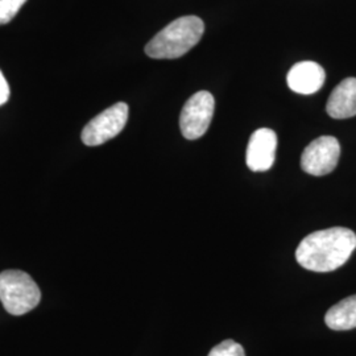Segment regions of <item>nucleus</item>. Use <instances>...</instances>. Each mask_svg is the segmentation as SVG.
Wrapping results in <instances>:
<instances>
[{
    "mask_svg": "<svg viewBox=\"0 0 356 356\" xmlns=\"http://www.w3.org/2000/svg\"><path fill=\"white\" fill-rule=\"evenodd\" d=\"M356 248L354 231L331 227L307 235L296 250V260L313 272H332L350 259Z\"/></svg>",
    "mask_w": 356,
    "mask_h": 356,
    "instance_id": "obj_1",
    "label": "nucleus"
},
{
    "mask_svg": "<svg viewBox=\"0 0 356 356\" xmlns=\"http://www.w3.org/2000/svg\"><path fill=\"white\" fill-rule=\"evenodd\" d=\"M204 32V22L200 17H178L147 44L145 54L156 60L179 58L200 42Z\"/></svg>",
    "mask_w": 356,
    "mask_h": 356,
    "instance_id": "obj_2",
    "label": "nucleus"
},
{
    "mask_svg": "<svg viewBox=\"0 0 356 356\" xmlns=\"http://www.w3.org/2000/svg\"><path fill=\"white\" fill-rule=\"evenodd\" d=\"M41 300V291L35 280L23 270L10 269L0 273V301L13 316H24Z\"/></svg>",
    "mask_w": 356,
    "mask_h": 356,
    "instance_id": "obj_3",
    "label": "nucleus"
},
{
    "mask_svg": "<svg viewBox=\"0 0 356 356\" xmlns=\"http://www.w3.org/2000/svg\"><path fill=\"white\" fill-rule=\"evenodd\" d=\"M216 99L209 91H198L185 103L179 115V128L185 139L197 140L210 127L214 116Z\"/></svg>",
    "mask_w": 356,
    "mask_h": 356,
    "instance_id": "obj_4",
    "label": "nucleus"
},
{
    "mask_svg": "<svg viewBox=\"0 0 356 356\" xmlns=\"http://www.w3.org/2000/svg\"><path fill=\"white\" fill-rule=\"evenodd\" d=\"M128 120V106L124 102L115 103L103 113L91 119L82 131V141L88 147H98L106 141L114 139Z\"/></svg>",
    "mask_w": 356,
    "mask_h": 356,
    "instance_id": "obj_5",
    "label": "nucleus"
},
{
    "mask_svg": "<svg viewBox=\"0 0 356 356\" xmlns=\"http://www.w3.org/2000/svg\"><path fill=\"white\" fill-rule=\"evenodd\" d=\"M341 145L334 136H321L312 141L301 156V168L312 176H326L339 161Z\"/></svg>",
    "mask_w": 356,
    "mask_h": 356,
    "instance_id": "obj_6",
    "label": "nucleus"
},
{
    "mask_svg": "<svg viewBox=\"0 0 356 356\" xmlns=\"http://www.w3.org/2000/svg\"><path fill=\"white\" fill-rule=\"evenodd\" d=\"M277 149V135L273 129L259 128L251 135L245 163L252 172H266L275 164Z\"/></svg>",
    "mask_w": 356,
    "mask_h": 356,
    "instance_id": "obj_7",
    "label": "nucleus"
},
{
    "mask_svg": "<svg viewBox=\"0 0 356 356\" xmlns=\"http://www.w3.org/2000/svg\"><path fill=\"white\" fill-rule=\"evenodd\" d=\"M326 73L321 65L314 61H302L289 70L286 82L289 89L302 95L317 92L325 83Z\"/></svg>",
    "mask_w": 356,
    "mask_h": 356,
    "instance_id": "obj_8",
    "label": "nucleus"
},
{
    "mask_svg": "<svg viewBox=\"0 0 356 356\" xmlns=\"http://www.w3.org/2000/svg\"><path fill=\"white\" fill-rule=\"evenodd\" d=\"M334 119H348L356 115V78H346L335 89L326 104Z\"/></svg>",
    "mask_w": 356,
    "mask_h": 356,
    "instance_id": "obj_9",
    "label": "nucleus"
},
{
    "mask_svg": "<svg viewBox=\"0 0 356 356\" xmlns=\"http://www.w3.org/2000/svg\"><path fill=\"white\" fill-rule=\"evenodd\" d=\"M325 322L331 330H353L356 327V294L338 302L329 309Z\"/></svg>",
    "mask_w": 356,
    "mask_h": 356,
    "instance_id": "obj_10",
    "label": "nucleus"
},
{
    "mask_svg": "<svg viewBox=\"0 0 356 356\" xmlns=\"http://www.w3.org/2000/svg\"><path fill=\"white\" fill-rule=\"evenodd\" d=\"M26 0H0V26L8 24Z\"/></svg>",
    "mask_w": 356,
    "mask_h": 356,
    "instance_id": "obj_11",
    "label": "nucleus"
},
{
    "mask_svg": "<svg viewBox=\"0 0 356 356\" xmlns=\"http://www.w3.org/2000/svg\"><path fill=\"white\" fill-rule=\"evenodd\" d=\"M207 356H245V353L242 344L227 339L213 347Z\"/></svg>",
    "mask_w": 356,
    "mask_h": 356,
    "instance_id": "obj_12",
    "label": "nucleus"
},
{
    "mask_svg": "<svg viewBox=\"0 0 356 356\" xmlns=\"http://www.w3.org/2000/svg\"><path fill=\"white\" fill-rule=\"evenodd\" d=\"M8 99H10V86L6 76H3L0 70V106H3Z\"/></svg>",
    "mask_w": 356,
    "mask_h": 356,
    "instance_id": "obj_13",
    "label": "nucleus"
}]
</instances>
